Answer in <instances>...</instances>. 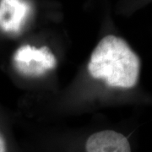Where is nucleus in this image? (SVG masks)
Listing matches in <instances>:
<instances>
[{"instance_id": "obj_1", "label": "nucleus", "mask_w": 152, "mask_h": 152, "mask_svg": "<svg viewBox=\"0 0 152 152\" xmlns=\"http://www.w3.org/2000/svg\"><path fill=\"white\" fill-rule=\"evenodd\" d=\"M141 63L139 56L123 38L108 35L96 46L88 63L94 79L118 89H131L138 84Z\"/></svg>"}, {"instance_id": "obj_2", "label": "nucleus", "mask_w": 152, "mask_h": 152, "mask_svg": "<svg viewBox=\"0 0 152 152\" xmlns=\"http://www.w3.org/2000/svg\"><path fill=\"white\" fill-rule=\"evenodd\" d=\"M14 64L20 74L29 77H39L54 69L57 59L46 46L37 48L24 45L14 55Z\"/></svg>"}, {"instance_id": "obj_3", "label": "nucleus", "mask_w": 152, "mask_h": 152, "mask_svg": "<svg viewBox=\"0 0 152 152\" xmlns=\"http://www.w3.org/2000/svg\"><path fill=\"white\" fill-rule=\"evenodd\" d=\"M31 14V6L25 0L0 1V29L7 33H18Z\"/></svg>"}, {"instance_id": "obj_4", "label": "nucleus", "mask_w": 152, "mask_h": 152, "mask_svg": "<svg viewBox=\"0 0 152 152\" xmlns=\"http://www.w3.org/2000/svg\"><path fill=\"white\" fill-rule=\"evenodd\" d=\"M86 152H131L129 142L123 134L113 130H102L88 138Z\"/></svg>"}, {"instance_id": "obj_5", "label": "nucleus", "mask_w": 152, "mask_h": 152, "mask_svg": "<svg viewBox=\"0 0 152 152\" xmlns=\"http://www.w3.org/2000/svg\"><path fill=\"white\" fill-rule=\"evenodd\" d=\"M0 152H7L6 142L1 134H0Z\"/></svg>"}]
</instances>
